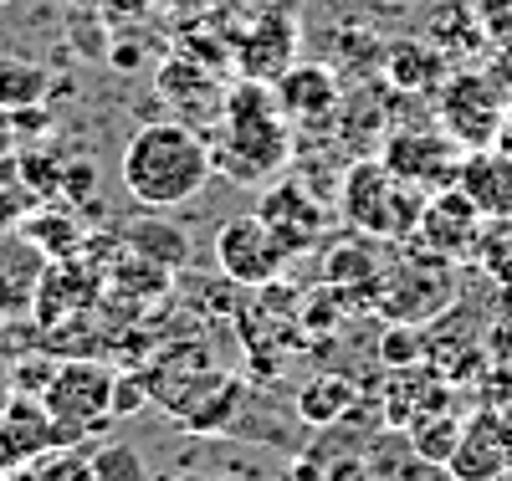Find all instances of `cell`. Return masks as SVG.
<instances>
[{"label": "cell", "instance_id": "cell-8", "mask_svg": "<svg viewBox=\"0 0 512 481\" xmlns=\"http://www.w3.org/2000/svg\"><path fill=\"white\" fill-rule=\"evenodd\" d=\"M482 231H487V215L461 195V185H441L436 195H425L415 241L441 261H466V256H477Z\"/></svg>", "mask_w": 512, "mask_h": 481}, {"label": "cell", "instance_id": "cell-2", "mask_svg": "<svg viewBox=\"0 0 512 481\" xmlns=\"http://www.w3.org/2000/svg\"><path fill=\"white\" fill-rule=\"evenodd\" d=\"M292 139H287V123L277 108L272 82H241L236 93L226 98V139L210 144V159L226 180L236 185H262L287 164Z\"/></svg>", "mask_w": 512, "mask_h": 481}, {"label": "cell", "instance_id": "cell-32", "mask_svg": "<svg viewBox=\"0 0 512 481\" xmlns=\"http://www.w3.org/2000/svg\"><path fill=\"white\" fill-rule=\"evenodd\" d=\"M6 159H16V123H11L6 108H0V164Z\"/></svg>", "mask_w": 512, "mask_h": 481}, {"label": "cell", "instance_id": "cell-19", "mask_svg": "<svg viewBox=\"0 0 512 481\" xmlns=\"http://www.w3.org/2000/svg\"><path fill=\"white\" fill-rule=\"evenodd\" d=\"M47 93H52V72L41 67V62L0 57V108H6V113L47 103Z\"/></svg>", "mask_w": 512, "mask_h": 481}, {"label": "cell", "instance_id": "cell-18", "mask_svg": "<svg viewBox=\"0 0 512 481\" xmlns=\"http://www.w3.org/2000/svg\"><path fill=\"white\" fill-rule=\"evenodd\" d=\"M354 405H359V395H354V384L344 374H323L297 395V415H303L308 425H338V420L354 415Z\"/></svg>", "mask_w": 512, "mask_h": 481}, {"label": "cell", "instance_id": "cell-23", "mask_svg": "<svg viewBox=\"0 0 512 481\" xmlns=\"http://www.w3.org/2000/svg\"><path fill=\"white\" fill-rule=\"evenodd\" d=\"M93 466V481H154L149 476V461L139 456V446H128V441H108L88 456Z\"/></svg>", "mask_w": 512, "mask_h": 481}, {"label": "cell", "instance_id": "cell-17", "mask_svg": "<svg viewBox=\"0 0 512 481\" xmlns=\"http://www.w3.org/2000/svg\"><path fill=\"white\" fill-rule=\"evenodd\" d=\"M123 246L139 251L144 261H154V267H164L169 277L185 272V261H190V236L175 221H164V215H139V221H128Z\"/></svg>", "mask_w": 512, "mask_h": 481}, {"label": "cell", "instance_id": "cell-13", "mask_svg": "<svg viewBox=\"0 0 512 481\" xmlns=\"http://www.w3.org/2000/svg\"><path fill=\"white\" fill-rule=\"evenodd\" d=\"M52 446H67V435L62 425L47 415V405L41 400H16L0 410V466H21L41 451H52Z\"/></svg>", "mask_w": 512, "mask_h": 481}, {"label": "cell", "instance_id": "cell-10", "mask_svg": "<svg viewBox=\"0 0 512 481\" xmlns=\"http://www.w3.org/2000/svg\"><path fill=\"white\" fill-rule=\"evenodd\" d=\"M512 471V441L497 415H477L461 425V441L446 461V481H497Z\"/></svg>", "mask_w": 512, "mask_h": 481}, {"label": "cell", "instance_id": "cell-28", "mask_svg": "<svg viewBox=\"0 0 512 481\" xmlns=\"http://www.w3.org/2000/svg\"><path fill=\"white\" fill-rule=\"evenodd\" d=\"M379 364H390V369H395V364H405V369L420 364V333H415L410 323H395L390 333L379 338Z\"/></svg>", "mask_w": 512, "mask_h": 481}, {"label": "cell", "instance_id": "cell-26", "mask_svg": "<svg viewBox=\"0 0 512 481\" xmlns=\"http://www.w3.org/2000/svg\"><path fill=\"white\" fill-rule=\"evenodd\" d=\"M477 261H482V267H487L502 287H512V221H497V231H482Z\"/></svg>", "mask_w": 512, "mask_h": 481}, {"label": "cell", "instance_id": "cell-22", "mask_svg": "<svg viewBox=\"0 0 512 481\" xmlns=\"http://www.w3.org/2000/svg\"><path fill=\"white\" fill-rule=\"evenodd\" d=\"M6 481H93V466H88V456H72L67 446H52V451L11 466Z\"/></svg>", "mask_w": 512, "mask_h": 481}, {"label": "cell", "instance_id": "cell-27", "mask_svg": "<svg viewBox=\"0 0 512 481\" xmlns=\"http://www.w3.org/2000/svg\"><path fill=\"white\" fill-rule=\"evenodd\" d=\"M154 400V374H113V415H139Z\"/></svg>", "mask_w": 512, "mask_h": 481}, {"label": "cell", "instance_id": "cell-20", "mask_svg": "<svg viewBox=\"0 0 512 481\" xmlns=\"http://www.w3.org/2000/svg\"><path fill=\"white\" fill-rule=\"evenodd\" d=\"M461 425H466V420L431 410V415H420L415 425H405V435H410V446H415L420 461H431V466L446 471V461H451V451H456V441H461Z\"/></svg>", "mask_w": 512, "mask_h": 481}, {"label": "cell", "instance_id": "cell-9", "mask_svg": "<svg viewBox=\"0 0 512 481\" xmlns=\"http://www.w3.org/2000/svg\"><path fill=\"white\" fill-rule=\"evenodd\" d=\"M461 154L466 149H456L441 128H395V134L384 139V149H379L384 169H390L395 180H405V185H420V190L456 185Z\"/></svg>", "mask_w": 512, "mask_h": 481}, {"label": "cell", "instance_id": "cell-29", "mask_svg": "<svg viewBox=\"0 0 512 481\" xmlns=\"http://www.w3.org/2000/svg\"><path fill=\"white\" fill-rule=\"evenodd\" d=\"M472 11L492 41H512V0H472Z\"/></svg>", "mask_w": 512, "mask_h": 481}, {"label": "cell", "instance_id": "cell-5", "mask_svg": "<svg viewBox=\"0 0 512 481\" xmlns=\"http://www.w3.org/2000/svg\"><path fill=\"white\" fill-rule=\"evenodd\" d=\"M41 405H47V415L62 425V435L77 441V435L98 430L113 415V369L98 364V359L57 364V374L41 389Z\"/></svg>", "mask_w": 512, "mask_h": 481}, {"label": "cell", "instance_id": "cell-25", "mask_svg": "<svg viewBox=\"0 0 512 481\" xmlns=\"http://www.w3.org/2000/svg\"><path fill=\"white\" fill-rule=\"evenodd\" d=\"M26 241L41 246L47 256H72L77 226H72V215H62V210H41V215H31V221H26Z\"/></svg>", "mask_w": 512, "mask_h": 481}, {"label": "cell", "instance_id": "cell-1", "mask_svg": "<svg viewBox=\"0 0 512 481\" xmlns=\"http://www.w3.org/2000/svg\"><path fill=\"white\" fill-rule=\"evenodd\" d=\"M210 174H216V159L205 134H195L190 123H144L118 159L123 190L144 210H180L200 200Z\"/></svg>", "mask_w": 512, "mask_h": 481}, {"label": "cell", "instance_id": "cell-14", "mask_svg": "<svg viewBox=\"0 0 512 481\" xmlns=\"http://www.w3.org/2000/svg\"><path fill=\"white\" fill-rule=\"evenodd\" d=\"M272 93H277L282 118H292V123H318V118H328L338 103H344V93H338V77H333L328 67H313V62H292V67L272 82Z\"/></svg>", "mask_w": 512, "mask_h": 481}, {"label": "cell", "instance_id": "cell-11", "mask_svg": "<svg viewBox=\"0 0 512 481\" xmlns=\"http://www.w3.org/2000/svg\"><path fill=\"white\" fill-rule=\"evenodd\" d=\"M256 215L277 231V241L292 251V256H303L318 246L323 226H328V215L318 210V200L303 190V185H277L262 195V205H256Z\"/></svg>", "mask_w": 512, "mask_h": 481}, {"label": "cell", "instance_id": "cell-35", "mask_svg": "<svg viewBox=\"0 0 512 481\" xmlns=\"http://www.w3.org/2000/svg\"><path fill=\"white\" fill-rule=\"evenodd\" d=\"M154 481H195V476H185V471H159Z\"/></svg>", "mask_w": 512, "mask_h": 481}, {"label": "cell", "instance_id": "cell-37", "mask_svg": "<svg viewBox=\"0 0 512 481\" xmlns=\"http://www.w3.org/2000/svg\"><path fill=\"white\" fill-rule=\"evenodd\" d=\"M0 6H6V0H0Z\"/></svg>", "mask_w": 512, "mask_h": 481}, {"label": "cell", "instance_id": "cell-33", "mask_svg": "<svg viewBox=\"0 0 512 481\" xmlns=\"http://www.w3.org/2000/svg\"><path fill=\"white\" fill-rule=\"evenodd\" d=\"M492 149H502L507 159H512V108H507V118H502V128H497V144Z\"/></svg>", "mask_w": 512, "mask_h": 481}, {"label": "cell", "instance_id": "cell-34", "mask_svg": "<svg viewBox=\"0 0 512 481\" xmlns=\"http://www.w3.org/2000/svg\"><path fill=\"white\" fill-rule=\"evenodd\" d=\"M113 62H118L123 72H134V67H139V47H118V52H113Z\"/></svg>", "mask_w": 512, "mask_h": 481}, {"label": "cell", "instance_id": "cell-21", "mask_svg": "<svg viewBox=\"0 0 512 481\" xmlns=\"http://www.w3.org/2000/svg\"><path fill=\"white\" fill-rule=\"evenodd\" d=\"M379 272H384V261H379V251L364 246V241H359V246H338V251H328V261H323V282H328V287L359 282L364 292H374Z\"/></svg>", "mask_w": 512, "mask_h": 481}, {"label": "cell", "instance_id": "cell-7", "mask_svg": "<svg viewBox=\"0 0 512 481\" xmlns=\"http://www.w3.org/2000/svg\"><path fill=\"white\" fill-rule=\"evenodd\" d=\"M287 246L277 241V231L262 221V215H231V221L216 231V267L236 282V287H272L287 267Z\"/></svg>", "mask_w": 512, "mask_h": 481}, {"label": "cell", "instance_id": "cell-31", "mask_svg": "<svg viewBox=\"0 0 512 481\" xmlns=\"http://www.w3.org/2000/svg\"><path fill=\"white\" fill-rule=\"evenodd\" d=\"M11 123H16V139H41L52 128V113H47V103H36V108H16Z\"/></svg>", "mask_w": 512, "mask_h": 481}, {"label": "cell", "instance_id": "cell-30", "mask_svg": "<svg viewBox=\"0 0 512 481\" xmlns=\"http://www.w3.org/2000/svg\"><path fill=\"white\" fill-rule=\"evenodd\" d=\"M93 185H98V169H93L88 159H67V169H62V195H67V200H88Z\"/></svg>", "mask_w": 512, "mask_h": 481}, {"label": "cell", "instance_id": "cell-15", "mask_svg": "<svg viewBox=\"0 0 512 481\" xmlns=\"http://www.w3.org/2000/svg\"><path fill=\"white\" fill-rule=\"evenodd\" d=\"M379 62H384V77H390V87H400V93H415V98H436V87L451 77L446 52L436 47V41H420V36L390 41Z\"/></svg>", "mask_w": 512, "mask_h": 481}, {"label": "cell", "instance_id": "cell-3", "mask_svg": "<svg viewBox=\"0 0 512 481\" xmlns=\"http://www.w3.org/2000/svg\"><path fill=\"white\" fill-rule=\"evenodd\" d=\"M420 210H425V190L420 185H405L395 180L384 159H359L349 174H344V195H338V215L359 231V236H374V241H405L415 236L420 226Z\"/></svg>", "mask_w": 512, "mask_h": 481}, {"label": "cell", "instance_id": "cell-36", "mask_svg": "<svg viewBox=\"0 0 512 481\" xmlns=\"http://www.w3.org/2000/svg\"><path fill=\"white\" fill-rule=\"evenodd\" d=\"M195 481H221V476H195Z\"/></svg>", "mask_w": 512, "mask_h": 481}, {"label": "cell", "instance_id": "cell-6", "mask_svg": "<svg viewBox=\"0 0 512 481\" xmlns=\"http://www.w3.org/2000/svg\"><path fill=\"white\" fill-rule=\"evenodd\" d=\"M451 261L431 256L425 251V261H400V267H384L379 282H374V308L390 318V323H425L436 318L446 302H451V277H446Z\"/></svg>", "mask_w": 512, "mask_h": 481}, {"label": "cell", "instance_id": "cell-12", "mask_svg": "<svg viewBox=\"0 0 512 481\" xmlns=\"http://www.w3.org/2000/svg\"><path fill=\"white\" fill-rule=\"evenodd\" d=\"M456 185H461L466 200L487 215V226L512 221V159L502 149H472V154H461Z\"/></svg>", "mask_w": 512, "mask_h": 481}, {"label": "cell", "instance_id": "cell-4", "mask_svg": "<svg viewBox=\"0 0 512 481\" xmlns=\"http://www.w3.org/2000/svg\"><path fill=\"white\" fill-rule=\"evenodd\" d=\"M436 128L456 144V149H492L497 144V128L507 118V103H502V87L477 72V67H461L451 72L441 87H436Z\"/></svg>", "mask_w": 512, "mask_h": 481}, {"label": "cell", "instance_id": "cell-16", "mask_svg": "<svg viewBox=\"0 0 512 481\" xmlns=\"http://www.w3.org/2000/svg\"><path fill=\"white\" fill-rule=\"evenodd\" d=\"M236 57H241V72L251 82H277L287 67H292V47H297V31H292V16H262L241 41H236Z\"/></svg>", "mask_w": 512, "mask_h": 481}, {"label": "cell", "instance_id": "cell-24", "mask_svg": "<svg viewBox=\"0 0 512 481\" xmlns=\"http://www.w3.org/2000/svg\"><path fill=\"white\" fill-rule=\"evenodd\" d=\"M62 169H67V159L62 154H47V149H31V154L16 159V174H21V185L31 190V200L62 195Z\"/></svg>", "mask_w": 512, "mask_h": 481}]
</instances>
